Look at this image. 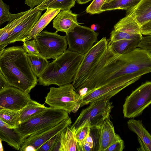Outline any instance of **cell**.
Here are the masks:
<instances>
[{"label":"cell","mask_w":151,"mask_h":151,"mask_svg":"<svg viewBox=\"0 0 151 151\" xmlns=\"http://www.w3.org/2000/svg\"><path fill=\"white\" fill-rule=\"evenodd\" d=\"M96 71L103 83L121 78L131 85L142 76L151 73V53L137 48L129 53L120 55L109 45L97 63Z\"/></svg>","instance_id":"cell-1"},{"label":"cell","mask_w":151,"mask_h":151,"mask_svg":"<svg viewBox=\"0 0 151 151\" xmlns=\"http://www.w3.org/2000/svg\"><path fill=\"white\" fill-rule=\"evenodd\" d=\"M22 46L5 48L0 53V72L11 86L29 93L37 84V77L29 63Z\"/></svg>","instance_id":"cell-2"},{"label":"cell","mask_w":151,"mask_h":151,"mask_svg":"<svg viewBox=\"0 0 151 151\" xmlns=\"http://www.w3.org/2000/svg\"><path fill=\"white\" fill-rule=\"evenodd\" d=\"M84 54L68 49L50 63L38 77L40 85L48 86L55 85L59 86L71 83L83 59Z\"/></svg>","instance_id":"cell-3"},{"label":"cell","mask_w":151,"mask_h":151,"mask_svg":"<svg viewBox=\"0 0 151 151\" xmlns=\"http://www.w3.org/2000/svg\"><path fill=\"white\" fill-rule=\"evenodd\" d=\"M68 112L51 107L19 124L14 128L25 139L42 129L55 126L69 118Z\"/></svg>","instance_id":"cell-4"},{"label":"cell","mask_w":151,"mask_h":151,"mask_svg":"<svg viewBox=\"0 0 151 151\" xmlns=\"http://www.w3.org/2000/svg\"><path fill=\"white\" fill-rule=\"evenodd\" d=\"M73 84H67L59 87H51L45 97V103L50 107L75 113L80 107L78 104L81 99Z\"/></svg>","instance_id":"cell-5"},{"label":"cell","mask_w":151,"mask_h":151,"mask_svg":"<svg viewBox=\"0 0 151 151\" xmlns=\"http://www.w3.org/2000/svg\"><path fill=\"white\" fill-rule=\"evenodd\" d=\"M33 39L38 51L47 60L55 59L62 54L68 45L65 36H61L56 32L43 31Z\"/></svg>","instance_id":"cell-6"},{"label":"cell","mask_w":151,"mask_h":151,"mask_svg":"<svg viewBox=\"0 0 151 151\" xmlns=\"http://www.w3.org/2000/svg\"><path fill=\"white\" fill-rule=\"evenodd\" d=\"M89 105L83 109L74 122L70 127L74 131L87 121L91 127L100 124L106 119L110 116L114 107L110 99L97 101L90 103Z\"/></svg>","instance_id":"cell-7"},{"label":"cell","mask_w":151,"mask_h":151,"mask_svg":"<svg viewBox=\"0 0 151 151\" xmlns=\"http://www.w3.org/2000/svg\"><path fill=\"white\" fill-rule=\"evenodd\" d=\"M151 104V81L140 86L126 99L123 105L125 117L133 118L140 115Z\"/></svg>","instance_id":"cell-8"},{"label":"cell","mask_w":151,"mask_h":151,"mask_svg":"<svg viewBox=\"0 0 151 151\" xmlns=\"http://www.w3.org/2000/svg\"><path fill=\"white\" fill-rule=\"evenodd\" d=\"M108 41V39L106 37L102 38L84 54L72 83L75 89L86 80L92 68L105 51Z\"/></svg>","instance_id":"cell-9"},{"label":"cell","mask_w":151,"mask_h":151,"mask_svg":"<svg viewBox=\"0 0 151 151\" xmlns=\"http://www.w3.org/2000/svg\"><path fill=\"white\" fill-rule=\"evenodd\" d=\"M99 34L91 28L78 25L72 32L66 34V37L68 49L82 54H84L97 41Z\"/></svg>","instance_id":"cell-10"},{"label":"cell","mask_w":151,"mask_h":151,"mask_svg":"<svg viewBox=\"0 0 151 151\" xmlns=\"http://www.w3.org/2000/svg\"><path fill=\"white\" fill-rule=\"evenodd\" d=\"M129 85L123 78H118L85 93L81 97L78 103L81 107L96 101L110 99Z\"/></svg>","instance_id":"cell-11"},{"label":"cell","mask_w":151,"mask_h":151,"mask_svg":"<svg viewBox=\"0 0 151 151\" xmlns=\"http://www.w3.org/2000/svg\"><path fill=\"white\" fill-rule=\"evenodd\" d=\"M110 116L99 125L91 127L90 134L94 143V151H105L111 145L121 139L115 132Z\"/></svg>","instance_id":"cell-12"},{"label":"cell","mask_w":151,"mask_h":151,"mask_svg":"<svg viewBox=\"0 0 151 151\" xmlns=\"http://www.w3.org/2000/svg\"><path fill=\"white\" fill-rule=\"evenodd\" d=\"M31 100L29 93L13 86L0 91V109L19 111Z\"/></svg>","instance_id":"cell-13"},{"label":"cell","mask_w":151,"mask_h":151,"mask_svg":"<svg viewBox=\"0 0 151 151\" xmlns=\"http://www.w3.org/2000/svg\"><path fill=\"white\" fill-rule=\"evenodd\" d=\"M72 123L69 117L55 126L47 127L34 133L24 139L19 151H23L26 147L30 146L37 151L45 142L60 133L67 127H70Z\"/></svg>","instance_id":"cell-14"},{"label":"cell","mask_w":151,"mask_h":151,"mask_svg":"<svg viewBox=\"0 0 151 151\" xmlns=\"http://www.w3.org/2000/svg\"><path fill=\"white\" fill-rule=\"evenodd\" d=\"M42 11L38 9L18 24L9 37L6 45L17 41L24 42L41 17Z\"/></svg>","instance_id":"cell-15"},{"label":"cell","mask_w":151,"mask_h":151,"mask_svg":"<svg viewBox=\"0 0 151 151\" xmlns=\"http://www.w3.org/2000/svg\"><path fill=\"white\" fill-rule=\"evenodd\" d=\"M38 10L37 6L16 14H12L8 24L0 29V53L6 46L7 40L14 28L20 23Z\"/></svg>","instance_id":"cell-16"},{"label":"cell","mask_w":151,"mask_h":151,"mask_svg":"<svg viewBox=\"0 0 151 151\" xmlns=\"http://www.w3.org/2000/svg\"><path fill=\"white\" fill-rule=\"evenodd\" d=\"M78 14L70 10H61L54 18L53 27L55 31L65 32L66 34L73 32L74 29L82 23L77 21Z\"/></svg>","instance_id":"cell-17"},{"label":"cell","mask_w":151,"mask_h":151,"mask_svg":"<svg viewBox=\"0 0 151 151\" xmlns=\"http://www.w3.org/2000/svg\"><path fill=\"white\" fill-rule=\"evenodd\" d=\"M74 132L68 126L61 132L52 151H77Z\"/></svg>","instance_id":"cell-18"},{"label":"cell","mask_w":151,"mask_h":151,"mask_svg":"<svg viewBox=\"0 0 151 151\" xmlns=\"http://www.w3.org/2000/svg\"><path fill=\"white\" fill-rule=\"evenodd\" d=\"M0 139L14 149L19 150L24 138L14 129L0 119Z\"/></svg>","instance_id":"cell-19"},{"label":"cell","mask_w":151,"mask_h":151,"mask_svg":"<svg viewBox=\"0 0 151 151\" xmlns=\"http://www.w3.org/2000/svg\"><path fill=\"white\" fill-rule=\"evenodd\" d=\"M126 12L125 17L114 25V29L132 34H142L141 27L136 19L133 8L126 11Z\"/></svg>","instance_id":"cell-20"},{"label":"cell","mask_w":151,"mask_h":151,"mask_svg":"<svg viewBox=\"0 0 151 151\" xmlns=\"http://www.w3.org/2000/svg\"><path fill=\"white\" fill-rule=\"evenodd\" d=\"M60 10L58 9H47L45 13L41 16L25 40H29L33 39L35 36L41 32L50 22L54 19L60 11Z\"/></svg>","instance_id":"cell-21"},{"label":"cell","mask_w":151,"mask_h":151,"mask_svg":"<svg viewBox=\"0 0 151 151\" xmlns=\"http://www.w3.org/2000/svg\"><path fill=\"white\" fill-rule=\"evenodd\" d=\"M133 11L136 19L141 27L151 21V0H141Z\"/></svg>","instance_id":"cell-22"},{"label":"cell","mask_w":151,"mask_h":151,"mask_svg":"<svg viewBox=\"0 0 151 151\" xmlns=\"http://www.w3.org/2000/svg\"><path fill=\"white\" fill-rule=\"evenodd\" d=\"M127 124L129 129L136 133L145 144L147 151H151V135L143 127L142 121L132 119Z\"/></svg>","instance_id":"cell-23"},{"label":"cell","mask_w":151,"mask_h":151,"mask_svg":"<svg viewBox=\"0 0 151 151\" xmlns=\"http://www.w3.org/2000/svg\"><path fill=\"white\" fill-rule=\"evenodd\" d=\"M142 38L122 40L111 42L113 50L117 53L123 55L129 53L138 47Z\"/></svg>","instance_id":"cell-24"},{"label":"cell","mask_w":151,"mask_h":151,"mask_svg":"<svg viewBox=\"0 0 151 151\" xmlns=\"http://www.w3.org/2000/svg\"><path fill=\"white\" fill-rule=\"evenodd\" d=\"M44 105L32 100L24 107L19 111V124L44 111Z\"/></svg>","instance_id":"cell-25"},{"label":"cell","mask_w":151,"mask_h":151,"mask_svg":"<svg viewBox=\"0 0 151 151\" xmlns=\"http://www.w3.org/2000/svg\"><path fill=\"white\" fill-rule=\"evenodd\" d=\"M141 0H113L103 4L101 8L102 12L117 9L129 10L136 6Z\"/></svg>","instance_id":"cell-26"},{"label":"cell","mask_w":151,"mask_h":151,"mask_svg":"<svg viewBox=\"0 0 151 151\" xmlns=\"http://www.w3.org/2000/svg\"><path fill=\"white\" fill-rule=\"evenodd\" d=\"M27 57L32 71L38 78L48 66L49 61L42 56L31 54L27 53Z\"/></svg>","instance_id":"cell-27"},{"label":"cell","mask_w":151,"mask_h":151,"mask_svg":"<svg viewBox=\"0 0 151 151\" xmlns=\"http://www.w3.org/2000/svg\"><path fill=\"white\" fill-rule=\"evenodd\" d=\"M75 2V0H45L37 7L42 11L48 9L68 10L73 7Z\"/></svg>","instance_id":"cell-28"},{"label":"cell","mask_w":151,"mask_h":151,"mask_svg":"<svg viewBox=\"0 0 151 151\" xmlns=\"http://www.w3.org/2000/svg\"><path fill=\"white\" fill-rule=\"evenodd\" d=\"M0 119L10 128H15L19 124V111L0 109Z\"/></svg>","instance_id":"cell-29"},{"label":"cell","mask_w":151,"mask_h":151,"mask_svg":"<svg viewBox=\"0 0 151 151\" xmlns=\"http://www.w3.org/2000/svg\"><path fill=\"white\" fill-rule=\"evenodd\" d=\"M143 37L142 34L130 33L124 32L115 31L113 29L110 33V40L111 42L125 39H133Z\"/></svg>","instance_id":"cell-30"},{"label":"cell","mask_w":151,"mask_h":151,"mask_svg":"<svg viewBox=\"0 0 151 151\" xmlns=\"http://www.w3.org/2000/svg\"><path fill=\"white\" fill-rule=\"evenodd\" d=\"M91 126L88 121L73 131L74 132L76 139L78 143H81L83 140L90 133Z\"/></svg>","instance_id":"cell-31"},{"label":"cell","mask_w":151,"mask_h":151,"mask_svg":"<svg viewBox=\"0 0 151 151\" xmlns=\"http://www.w3.org/2000/svg\"><path fill=\"white\" fill-rule=\"evenodd\" d=\"M94 151V143L93 138L89 134L81 143L77 144V151Z\"/></svg>","instance_id":"cell-32"},{"label":"cell","mask_w":151,"mask_h":151,"mask_svg":"<svg viewBox=\"0 0 151 151\" xmlns=\"http://www.w3.org/2000/svg\"><path fill=\"white\" fill-rule=\"evenodd\" d=\"M9 5L4 3L3 0H0V26L10 19L12 14L9 11Z\"/></svg>","instance_id":"cell-33"},{"label":"cell","mask_w":151,"mask_h":151,"mask_svg":"<svg viewBox=\"0 0 151 151\" xmlns=\"http://www.w3.org/2000/svg\"><path fill=\"white\" fill-rule=\"evenodd\" d=\"M104 3V0H93L87 7L86 12L91 14H99L102 12L101 8Z\"/></svg>","instance_id":"cell-34"},{"label":"cell","mask_w":151,"mask_h":151,"mask_svg":"<svg viewBox=\"0 0 151 151\" xmlns=\"http://www.w3.org/2000/svg\"><path fill=\"white\" fill-rule=\"evenodd\" d=\"M22 46L27 53L41 56L36 48L34 39L29 40H25L23 42Z\"/></svg>","instance_id":"cell-35"},{"label":"cell","mask_w":151,"mask_h":151,"mask_svg":"<svg viewBox=\"0 0 151 151\" xmlns=\"http://www.w3.org/2000/svg\"><path fill=\"white\" fill-rule=\"evenodd\" d=\"M61 132L45 142L37 149V151H52Z\"/></svg>","instance_id":"cell-36"},{"label":"cell","mask_w":151,"mask_h":151,"mask_svg":"<svg viewBox=\"0 0 151 151\" xmlns=\"http://www.w3.org/2000/svg\"><path fill=\"white\" fill-rule=\"evenodd\" d=\"M124 147V141L121 139L113 143L105 151H122Z\"/></svg>","instance_id":"cell-37"},{"label":"cell","mask_w":151,"mask_h":151,"mask_svg":"<svg viewBox=\"0 0 151 151\" xmlns=\"http://www.w3.org/2000/svg\"><path fill=\"white\" fill-rule=\"evenodd\" d=\"M141 33L142 35H151V21L147 23L141 27Z\"/></svg>","instance_id":"cell-38"},{"label":"cell","mask_w":151,"mask_h":151,"mask_svg":"<svg viewBox=\"0 0 151 151\" xmlns=\"http://www.w3.org/2000/svg\"><path fill=\"white\" fill-rule=\"evenodd\" d=\"M10 86L7 80L0 72V91Z\"/></svg>","instance_id":"cell-39"},{"label":"cell","mask_w":151,"mask_h":151,"mask_svg":"<svg viewBox=\"0 0 151 151\" xmlns=\"http://www.w3.org/2000/svg\"><path fill=\"white\" fill-rule=\"evenodd\" d=\"M45 0H25V4L30 9L33 8L35 6H38Z\"/></svg>","instance_id":"cell-40"},{"label":"cell","mask_w":151,"mask_h":151,"mask_svg":"<svg viewBox=\"0 0 151 151\" xmlns=\"http://www.w3.org/2000/svg\"><path fill=\"white\" fill-rule=\"evenodd\" d=\"M100 27L97 24H92L91 26V28L95 31L98 30Z\"/></svg>","instance_id":"cell-41"},{"label":"cell","mask_w":151,"mask_h":151,"mask_svg":"<svg viewBox=\"0 0 151 151\" xmlns=\"http://www.w3.org/2000/svg\"><path fill=\"white\" fill-rule=\"evenodd\" d=\"M36 151V150L34 147L30 146H29L26 147L23 150V151Z\"/></svg>","instance_id":"cell-42"},{"label":"cell","mask_w":151,"mask_h":151,"mask_svg":"<svg viewBox=\"0 0 151 151\" xmlns=\"http://www.w3.org/2000/svg\"><path fill=\"white\" fill-rule=\"evenodd\" d=\"M92 0H78L76 1L79 4H83L86 3Z\"/></svg>","instance_id":"cell-43"},{"label":"cell","mask_w":151,"mask_h":151,"mask_svg":"<svg viewBox=\"0 0 151 151\" xmlns=\"http://www.w3.org/2000/svg\"><path fill=\"white\" fill-rule=\"evenodd\" d=\"M0 151H3V146H2V141L0 139Z\"/></svg>","instance_id":"cell-44"},{"label":"cell","mask_w":151,"mask_h":151,"mask_svg":"<svg viewBox=\"0 0 151 151\" xmlns=\"http://www.w3.org/2000/svg\"><path fill=\"white\" fill-rule=\"evenodd\" d=\"M104 0V4L108 3V2H110L111 1V0Z\"/></svg>","instance_id":"cell-45"},{"label":"cell","mask_w":151,"mask_h":151,"mask_svg":"<svg viewBox=\"0 0 151 151\" xmlns=\"http://www.w3.org/2000/svg\"><path fill=\"white\" fill-rule=\"evenodd\" d=\"M78 0H75V1L76 2V1H77Z\"/></svg>","instance_id":"cell-46"},{"label":"cell","mask_w":151,"mask_h":151,"mask_svg":"<svg viewBox=\"0 0 151 151\" xmlns=\"http://www.w3.org/2000/svg\"><path fill=\"white\" fill-rule=\"evenodd\" d=\"M112 0H111V1H112Z\"/></svg>","instance_id":"cell-47"}]
</instances>
